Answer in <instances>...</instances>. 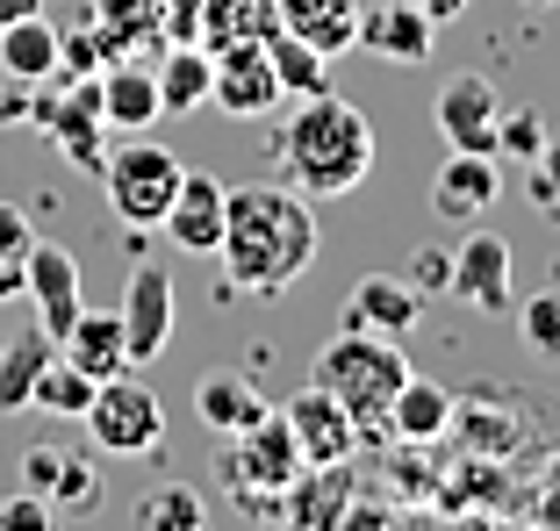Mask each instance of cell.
<instances>
[{
    "label": "cell",
    "instance_id": "6da1fadb",
    "mask_svg": "<svg viewBox=\"0 0 560 531\" xmlns=\"http://www.w3.org/2000/svg\"><path fill=\"white\" fill-rule=\"evenodd\" d=\"M215 266L231 295H288L316 266V216L302 187H231Z\"/></svg>",
    "mask_w": 560,
    "mask_h": 531
},
{
    "label": "cell",
    "instance_id": "7a4b0ae2",
    "mask_svg": "<svg viewBox=\"0 0 560 531\" xmlns=\"http://www.w3.org/2000/svg\"><path fill=\"white\" fill-rule=\"evenodd\" d=\"M374 122L338 94H310L295 101V116L280 130V166H288V187H302L310 201H338L374 173Z\"/></svg>",
    "mask_w": 560,
    "mask_h": 531
},
{
    "label": "cell",
    "instance_id": "3957f363",
    "mask_svg": "<svg viewBox=\"0 0 560 531\" xmlns=\"http://www.w3.org/2000/svg\"><path fill=\"white\" fill-rule=\"evenodd\" d=\"M417 366L402 352V338H381V331H338L324 352H316V374L310 381L324 388L330 402H346V416L360 424V438H388V402L396 388L410 381Z\"/></svg>",
    "mask_w": 560,
    "mask_h": 531
},
{
    "label": "cell",
    "instance_id": "277c9868",
    "mask_svg": "<svg viewBox=\"0 0 560 531\" xmlns=\"http://www.w3.org/2000/svg\"><path fill=\"white\" fill-rule=\"evenodd\" d=\"M302 446H295V432H288V416H259L252 432H237L231 438V452H223V488H231V503L245 517H280V496H288V482L302 474Z\"/></svg>",
    "mask_w": 560,
    "mask_h": 531
},
{
    "label": "cell",
    "instance_id": "5b68a950",
    "mask_svg": "<svg viewBox=\"0 0 560 531\" xmlns=\"http://www.w3.org/2000/svg\"><path fill=\"white\" fill-rule=\"evenodd\" d=\"M180 158L165 144H151V137H130V144H116L108 158H101V180H108V209H116L130 231H159L165 201H173V187H180Z\"/></svg>",
    "mask_w": 560,
    "mask_h": 531
},
{
    "label": "cell",
    "instance_id": "8992f818",
    "mask_svg": "<svg viewBox=\"0 0 560 531\" xmlns=\"http://www.w3.org/2000/svg\"><path fill=\"white\" fill-rule=\"evenodd\" d=\"M80 424H86V438H94V452H116V460H144V452L165 446V402L151 396L144 381H130V374L101 381Z\"/></svg>",
    "mask_w": 560,
    "mask_h": 531
},
{
    "label": "cell",
    "instance_id": "52a82bcc",
    "mask_svg": "<svg viewBox=\"0 0 560 531\" xmlns=\"http://www.w3.org/2000/svg\"><path fill=\"white\" fill-rule=\"evenodd\" d=\"M30 116L44 122V137H58V151H66L80 173H101L108 144H101V80H94V72H86V80L50 86V94H36Z\"/></svg>",
    "mask_w": 560,
    "mask_h": 531
},
{
    "label": "cell",
    "instance_id": "ba28073f",
    "mask_svg": "<svg viewBox=\"0 0 560 531\" xmlns=\"http://www.w3.org/2000/svg\"><path fill=\"white\" fill-rule=\"evenodd\" d=\"M445 438L460 452H481V460H511L532 438V402L495 396V388H475V396H453V424Z\"/></svg>",
    "mask_w": 560,
    "mask_h": 531
},
{
    "label": "cell",
    "instance_id": "9c48e42d",
    "mask_svg": "<svg viewBox=\"0 0 560 531\" xmlns=\"http://www.w3.org/2000/svg\"><path fill=\"white\" fill-rule=\"evenodd\" d=\"M22 488H36L50 510H94L101 503V452L66 446V438H36L22 452Z\"/></svg>",
    "mask_w": 560,
    "mask_h": 531
},
{
    "label": "cell",
    "instance_id": "30bf717a",
    "mask_svg": "<svg viewBox=\"0 0 560 531\" xmlns=\"http://www.w3.org/2000/svg\"><path fill=\"white\" fill-rule=\"evenodd\" d=\"M495 116H503V101H495L489 72H453L439 86V101H431L445 151H495Z\"/></svg>",
    "mask_w": 560,
    "mask_h": 531
},
{
    "label": "cell",
    "instance_id": "8fae6325",
    "mask_svg": "<svg viewBox=\"0 0 560 531\" xmlns=\"http://www.w3.org/2000/svg\"><path fill=\"white\" fill-rule=\"evenodd\" d=\"M116 316H122V345H130V366L159 359L165 338H173V273H165L159 259H137Z\"/></svg>",
    "mask_w": 560,
    "mask_h": 531
},
{
    "label": "cell",
    "instance_id": "7c38bea8",
    "mask_svg": "<svg viewBox=\"0 0 560 531\" xmlns=\"http://www.w3.org/2000/svg\"><path fill=\"white\" fill-rule=\"evenodd\" d=\"M223 194H231V180H215V173H180V187H173V201H165V245L187 251V259H215V237H223Z\"/></svg>",
    "mask_w": 560,
    "mask_h": 531
},
{
    "label": "cell",
    "instance_id": "4fadbf2b",
    "mask_svg": "<svg viewBox=\"0 0 560 531\" xmlns=\"http://www.w3.org/2000/svg\"><path fill=\"white\" fill-rule=\"evenodd\" d=\"M445 295L467 302L475 316H503L511 309V245L495 231H467L460 245H453V281H445Z\"/></svg>",
    "mask_w": 560,
    "mask_h": 531
},
{
    "label": "cell",
    "instance_id": "5bb4252c",
    "mask_svg": "<svg viewBox=\"0 0 560 531\" xmlns=\"http://www.w3.org/2000/svg\"><path fill=\"white\" fill-rule=\"evenodd\" d=\"M352 503H360V474H352V460H316V467H302L295 482H288V496H280V524L338 531Z\"/></svg>",
    "mask_w": 560,
    "mask_h": 531
},
{
    "label": "cell",
    "instance_id": "9a60e30c",
    "mask_svg": "<svg viewBox=\"0 0 560 531\" xmlns=\"http://www.w3.org/2000/svg\"><path fill=\"white\" fill-rule=\"evenodd\" d=\"M215 58V80H209V101L223 108V116H237V122H259V116H273L280 101V80H273V66H266V44H231V50H209Z\"/></svg>",
    "mask_w": 560,
    "mask_h": 531
},
{
    "label": "cell",
    "instance_id": "2e32d148",
    "mask_svg": "<svg viewBox=\"0 0 560 531\" xmlns=\"http://www.w3.org/2000/svg\"><path fill=\"white\" fill-rule=\"evenodd\" d=\"M22 295H30L36 323H44L50 338H66L72 316L86 309V302H80V266H72V251L50 245V237H36V245L22 251Z\"/></svg>",
    "mask_w": 560,
    "mask_h": 531
},
{
    "label": "cell",
    "instance_id": "e0dca14e",
    "mask_svg": "<svg viewBox=\"0 0 560 531\" xmlns=\"http://www.w3.org/2000/svg\"><path fill=\"white\" fill-rule=\"evenodd\" d=\"M417 316H424V295H417L402 273H360L346 295V331H381V338H410Z\"/></svg>",
    "mask_w": 560,
    "mask_h": 531
},
{
    "label": "cell",
    "instance_id": "ac0fdd59",
    "mask_svg": "<svg viewBox=\"0 0 560 531\" xmlns=\"http://www.w3.org/2000/svg\"><path fill=\"white\" fill-rule=\"evenodd\" d=\"M503 194V173H495V151H445L439 180H431V209L445 223H475L489 216V201Z\"/></svg>",
    "mask_w": 560,
    "mask_h": 531
},
{
    "label": "cell",
    "instance_id": "d6986e66",
    "mask_svg": "<svg viewBox=\"0 0 560 531\" xmlns=\"http://www.w3.org/2000/svg\"><path fill=\"white\" fill-rule=\"evenodd\" d=\"M280 416H288V432H295V446H302V460H310V467L316 460H352V452H360V424L346 416V402H330L316 381L302 388Z\"/></svg>",
    "mask_w": 560,
    "mask_h": 531
},
{
    "label": "cell",
    "instance_id": "ffe728a7",
    "mask_svg": "<svg viewBox=\"0 0 560 531\" xmlns=\"http://www.w3.org/2000/svg\"><path fill=\"white\" fill-rule=\"evenodd\" d=\"M431 44H439V22L410 0H388V8H360V50L388 58V66H424Z\"/></svg>",
    "mask_w": 560,
    "mask_h": 531
},
{
    "label": "cell",
    "instance_id": "44dd1931",
    "mask_svg": "<svg viewBox=\"0 0 560 531\" xmlns=\"http://www.w3.org/2000/svg\"><path fill=\"white\" fill-rule=\"evenodd\" d=\"M165 108H159V72L151 58H116L101 66V122L108 130H151Z\"/></svg>",
    "mask_w": 560,
    "mask_h": 531
},
{
    "label": "cell",
    "instance_id": "7402d4cb",
    "mask_svg": "<svg viewBox=\"0 0 560 531\" xmlns=\"http://www.w3.org/2000/svg\"><path fill=\"white\" fill-rule=\"evenodd\" d=\"M58 352H66L80 374H94V381L130 374V345H122V316L116 309H80V316H72V331L58 338Z\"/></svg>",
    "mask_w": 560,
    "mask_h": 531
},
{
    "label": "cell",
    "instance_id": "603a6c76",
    "mask_svg": "<svg viewBox=\"0 0 560 531\" xmlns=\"http://www.w3.org/2000/svg\"><path fill=\"white\" fill-rule=\"evenodd\" d=\"M195 416H201L209 438H237V432H252L259 416H273V402H266L245 374H209V381H195Z\"/></svg>",
    "mask_w": 560,
    "mask_h": 531
},
{
    "label": "cell",
    "instance_id": "cb8c5ba5",
    "mask_svg": "<svg viewBox=\"0 0 560 531\" xmlns=\"http://www.w3.org/2000/svg\"><path fill=\"white\" fill-rule=\"evenodd\" d=\"M0 80H22V86L58 80V22H50L44 8L0 30Z\"/></svg>",
    "mask_w": 560,
    "mask_h": 531
},
{
    "label": "cell",
    "instance_id": "d4e9b609",
    "mask_svg": "<svg viewBox=\"0 0 560 531\" xmlns=\"http://www.w3.org/2000/svg\"><path fill=\"white\" fill-rule=\"evenodd\" d=\"M58 359V338L44 331V323H22L8 345H0V416H22L36 396V381H44V366Z\"/></svg>",
    "mask_w": 560,
    "mask_h": 531
},
{
    "label": "cell",
    "instance_id": "484cf974",
    "mask_svg": "<svg viewBox=\"0 0 560 531\" xmlns=\"http://www.w3.org/2000/svg\"><path fill=\"white\" fill-rule=\"evenodd\" d=\"M280 30H295L324 58L360 50V0H280Z\"/></svg>",
    "mask_w": 560,
    "mask_h": 531
},
{
    "label": "cell",
    "instance_id": "4316f807",
    "mask_svg": "<svg viewBox=\"0 0 560 531\" xmlns=\"http://www.w3.org/2000/svg\"><path fill=\"white\" fill-rule=\"evenodd\" d=\"M273 30H280V0H201L195 44L231 50V44H266Z\"/></svg>",
    "mask_w": 560,
    "mask_h": 531
},
{
    "label": "cell",
    "instance_id": "83f0119b",
    "mask_svg": "<svg viewBox=\"0 0 560 531\" xmlns=\"http://www.w3.org/2000/svg\"><path fill=\"white\" fill-rule=\"evenodd\" d=\"M445 424H453V388H445V381H424V374H410V381L396 388V402H388V438L439 446Z\"/></svg>",
    "mask_w": 560,
    "mask_h": 531
},
{
    "label": "cell",
    "instance_id": "f1b7e54d",
    "mask_svg": "<svg viewBox=\"0 0 560 531\" xmlns=\"http://www.w3.org/2000/svg\"><path fill=\"white\" fill-rule=\"evenodd\" d=\"M151 72H159V108L165 116H187V108H201L209 101V80H215V58L201 44H173L151 58Z\"/></svg>",
    "mask_w": 560,
    "mask_h": 531
},
{
    "label": "cell",
    "instance_id": "f546056e",
    "mask_svg": "<svg viewBox=\"0 0 560 531\" xmlns=\"http://www.w3.org/2000/svg\"><path fill=\"white\" fill-rule=\"evenodd\" d=\"M266 66H273V80H280V94H288V101L330 94V58L316 44H302L295 30H273V36H266Z\"/></svg>",
    "mask_w": 560,
    "mask_h": 531
},
{
    "label": "cell",
    "instance_id": "4dcf8cb0",
    "mask_svg": "<svg viewBox=\"0 0 560 531\" xmlns=\"http://www.w3.org/2000/svg\"><path fill=\"white\" fill-rule=\"evenodd\" d=\"M94 374H80V366L66 359V352H58V359L44 366V381H36V396H30V410H44V416H72V424H80L86 416V402H94Z\"/></svg>",
    "mask_w": 560,
    "mask_h": 531
},
{
    "label": "cell",
    "instance_id": "1f68e13d",
    "mask_svg": "<svg viewBox=\"0 0 560 531\" xmlns=\"http://www.w3.org/2000/svg\"><path fill=\"white\" fill-rule=\"evenodd\" d=\"M381 482L396 488L402 503H424L431 488H439V467H431V446H417V438H396V446L381 452Z\"/></svg>",
    "mask_w": 560,
    "mask_h": 531
},
{
    "label": "cell",
    "instance_id": "d6a6232c",
    "mask_svg": "<svg viewBox=\"0 0 560 531\" xmlns=\"http://www.w3.org/2000/svg\"><path fill=\"white\" fill-rule=\"evenodd\" d=\"M517 338H525L532 359L560 366V287H546V295L517 302Z\"/></svg>",
    "mask_w": 560,
    "mask_h": 531
},
{
    "label": "cell",
    "instance_id": "836d02e7",
    "mask_svg": "<svg viewBox=\"0 0 560 531\" xmlns=\"http://www.w3.org/2000/svg\"><path fill=\"white\" fill-rule=\"evenodd\" d=\"M201 517H209V503H201L195 488H180V482L151 488V496L137 503V524H165V531H195Z\"/></svg>",
    "mask_w": 560,
    "mask_h": 531
},
{
    "label": "cell",
    "instance_id": "e575fe53",
    "mask_svg": "<svg viewBox=\"0 0 560 531\" xmlns=\"http://www.w3.org/2000/svg\"><path fill=\"white\" fill-rule=\"evenodd\" d=\"M539 144H546V122H539V108H511V116H495V151L503 158H539Z\"/></svg>",
    "mask_w": 560,
    "mask_h": 531
},
{
    "label": "cell",
    "instance_id": "d590c367",
    "mask_svg": "<svg viewBox=\"0 0 560 531\" xmlns=\"http://www.w3.org/2000/svg\"><path fill=\"white\" fill-rule=\"evenodd\" d=\"M402 281H410L424 302H439V295H445V281H453V251H445V245H417V251H410V266H402Z\"/></svg>",
    "mask_w": 560,
    "mask_h": 531
},
{
    "label": "cell",
    "instance_id": "8d00e7d4",
    "mask_svg": "<svg viewBox=\"0 0 560 531\" xmlns=\"http://www.w3.org/2000/svg\"><path fill=\"white\" fill-rule=\"evenodd\" d=\"M50 524H58V510H50L36 488H22V496L0 503V531H50Z\"/></svg>",
    "mask_w": 560,
    "mask_h": 531
},
{
    "label": "cell",
    "instance_id": "74e56055",
    "mask_svg": "<svg viewBox=\"0 0 560 531\" xmlns=\"http://www.w3.org/2000/svg\"><path fill=\"white\" fill-rule=\"evenodd\" d=\"M36 245V216L22 209V201H0V259L22 266V251Z\"/></svg>",
    "mask_w": 560,
    "mask_h": 531
},
{
    "label": "cell",
    "instance_id": "f35d334b",
    "mask_svg": "<svg viewBox=\"0 0 560 531\" xmlns=\"http://www.w3.org/2000/svg\"><path fill=\"white\" fill-rule=\"evenodd\" d=\"M532 201H539V209H560V130H546L539 158H532Z\"/></svg>",
    "mask_w": 560,
    "mask_h": 531
},
{
    "label": "cell",
    "instance_id": "ab89813d",
    "mask_svg": "<svg viewBox=\"0 0 560 531\" xmlns=\"http://www.w3.org/2000/svg\"><path fill=\"white\" fill-rule=\"evenodd\" d=\"M517 510H525V517H539V524H560V452L539 467L532 496H517Z\"/></svg>",
    "mask_w": 560,
    "mask_h": 531
},
{
    "label": "cell",
    "instance_id": "60d3db41",
    "mask_svg": "<svg viewBox=\"0 0 560 531\" xmlns=\"http://www.w3.org/2000/svg\"><path fill=\"white\" fill-rule=\"evenodd\" d=\"M410 8H424L431 22H460L467 8H475V0H410Z\"/></svg>",
    "mask_w": 560,
    "mask_h": 531
},
{
    "label": "cell",
    "instance_id": "b9f144b4",
    "mask_svg": "<svg viewBox=\"0 0 560 531\" xmlns=\"http://www.w3.org/2000/svg\"><path fill=\"white\" fill-rule=\"evenodd\" d=\"M36 8H44V0H0V30H8V22H22V15H36Z\"/></svg>",
    "mask_w": 560,
    "mask_h": 531
},
{
    "label": "cell",
    "instance_id": "7bdbcfd3",
    "mask_svg": "<svg viewBox=\"0 0 560 531\" xmlns=\"http://www.w3.org/2000/svg\"><path fill=\"white\" fill-rule=\"evenodd\" d=\"M15 295H22V266L0 259V302H15Z\"/></svg>",
    "mask_w": 560,
    "mask_h": 531
},
{
    "label": "cell",
    "instance_id": "ee69618b",
    "mask_svg": "<svg viewBox=\"0 0 560 531\" xmlns=\"http://www.w3.org/2000/svg\"><path fill=\"white\" fill-rule=\"evenodd\" d=\"M532 8H553V0H532Z\"/></svg>",
    "mask_w": 560,
    "mask_h": 531
}]
</instances>
